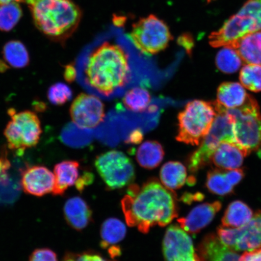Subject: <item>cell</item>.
I'll list each match as a JSON object with an SVG mask.
<instances>
[{
    "label": "cell",
    "instance_id": "obj_1",
    "mask_svg": "<svg viewBox=\"0 0 261 261\" xmlns=\"http://www.w3.org/2000/svg\"><path fill=\"white\" fill-rule=\"evenodd\" d=\"M122 207L127 224L143 233L153 226L165 227L178 216L174 191L156 178L149 179L141 187L130 185Z\"/></svg>",
    "mask_w": 261,
    "mask_h": 261
},
{
    "label": "cell",
    "instance_id": "obj_2",
    "mask_svg": "<svg viewBox=\"0 0 261 261\" xmlns=\"http://www.w3.org/2000/svg\"><path fill=\"white\" fill-rule=\"evenodd\" d=\"M128 55L119 45L105 42L90 55L85 68L87 83L104 96L125 87L130 78Z\"/></svg>",
    "mask_w": 261,
    "mask_h": 261
},
{
    "label": "cell",
    "instance_id": "obj_3",
    "mask_svg": "<svg viewBox=\"0 0 261 261\" xmlns=\"http://www.w3.org/2000/svg\"><path fill=\"white\" fill-rule=\"evenodd\" d=\"M35 24L43 34L55 40L69 37L79 25L81 12L71 0H25Z\"/></svg>",
    "mask_w": 261,
    "mask_h": 261
},
{
    "label": "cell",
    "instance_id": "obj_4",
    "mask_svg": "<svg viewBox=\"0 0 261 261\" xmlns=\"http://www.w3.org/2000/svg\"><path fill=\"white\" fill-rule=\"evenodd\" d=\"M261 30V0H248L237 14L231 16L217 31L212 33L210 44L213 47L230 46L244 35Z\"/></svg>",
    "mask_w": 261,
    "mask_h": 261
},
{
    "label": "cell",
    "instance_id": "obj_5",
    "mask_svg": "<svg viewBox=\"0 0 261 261\" xmlns=\"http://www.w3.org/2000/svg\"><path fill=\"white\" fill-rule=\"evenodd\" d=\"M216 114L213 103L200 100L188 102L178 115L176 140L187 145H200L210 132Z\"/></svg>",
    "mask_w": 261,
    "mask_h": 261
},
{
    "label": "cell",
    "instance_id": "obj_6",
    "mask_svg": "<svg viewBox=\"0 0 261 261\" xmlns=\"http://www.w3.org/2000/svg\"><path fill=\"white\" fill-rule=\"evenodd\" d=\"M216 116L207 135L200 143L199 148L189 156L188 168L191 172L199 169L211 162L212 155L222 142H236L234 132V118L227 112L226 109L217 101L214 103Z\"/></svg>",
    "mask_w": 261,
    "mask_h": 261
},
{
    "label": "cell",
    "instance_id": "obj_7",
    "mask_svg": "<svg viewBox=\"0 0 261 261\" xmlns=\"http://www.w3.org/2000/svg\"><path fill=\"white\" fill-rule=\"evenodd\" d=\"M226 110L234 118L237 142L249 153L256 152L261 158V114L256 100L249 95L243 106Z\"/></svg>",
    "mask_w": 261,
    "mask_h": 261
},
{
    "label": "cell",
    "instance_id": "obj_8",
    "mask_svg": "<svg viewBox=\"0 0 261 261\" xmlns=\"http://www.w3.org/2000/svg\"><path fill=\"white\" fill-rule=\"evenodd\" d=\"M9 113L11 120L5 130L9 148L19 155L23 154L26 149L38 144L42 133L40 120L30 111L16 113L11 109Z\"/></svg>",
    "mask_w": 261,
    "mask_h": 261
},
{
    "label": "cell",
    "instance_id": "obj_9",
    "mask_svg": "<svg viewBox=\"0 0 261 261\" xmlns=\"http://www.w3.org/2000/svg\"><path fill=\"white\" fill-rule=\"evenodd\" d=\"M130 38L140 51L149 56L164 50L173 38L167 24L154 15L136 22Z\"/></svg>",
    "mask_w": 261,
    "mask_h": 261
},
{
    "label": "cell",
    "instance_id": "obj_10",
    "mask_svg": "<svg viewBox=\"0 0 261 261\" xmlns=\"http://www.w3.org/2000/svg\"><path fill=\"white\" fill-rule=\"evenodd\" d=\"M94 165L110 189L125 187L135 179V168L132 160L117 150H111L98 155Z\"/></svg>",
    "mask_w": 261,
    "mask_h": 261
},
{
    "label": "cell",
    "instance_id": "obj_11",
    "mask_svg": "<svg viewBox=\"0 0 261 261\" xmlns=\"http://www.w3.org/2000/svg\"><path fill=\"white\" fill-rule=\"evenodd\" d=\"M218 237L226 246L234 251H252L261 246V212L248 223L238 228L221 227Z\"/></svg>",
    "mask_w": 261,
    "mask_h": 261
},
{
    "label": "cell",
    "instance_id": "obj_12",
    "mask_svg": "<svg viewBox=\"0 0 261 261\" xmlns=\"http://www.w3.org/2000/svg\"><path fill=\"white\" fill-rule=\"evenodd\" d=\"M71 120L82 129L96 128L106 117L105 106L99 98L81 93L73 100L70 110Z\"/></svg>",
    "mask_w": 261,
    "mask_h": 261
},
{
    "label": "cell",
    "instance_id": "obj_13",
    "mask_svg": "<svg viewBox=\"0 0 261 261\" xmlns=\"http://www.w3.org/2000/svg\"><path fill=\"white\" fill-rule=\"evenodd\" d=\"M162 248L166 261H204L196 252L191 238L177 226L166 230Z\"/></svg>",
    "mask_w": 261,
    "mask_h": 261
},
{
    "label": "cell",
    "instance_id": "obj_14",
    "mask_svg": "<svg viewBox=\"0 0 261 261\" xmlns=\"http://www.w3.org/2000/svg\"><path fill=\"white\" fill-rule=\"evenodd\" d=\"M21 187L25 193L42 197L53 193L55 185L54 173L43 166H32L21 173Z\"/></svg>",
    "mask_w": 261,
    "mask_h": 261
},
{
    "label": "cell",
    "instance_id": "obj_15",
    "mask_svg": "<svg viewBox=\"0 0 261 261\" xmlns=\"http://www.w3.org/2000/svg\"><path fill=\"white\" fill-rule=\"evenodd\" d=\"M221 208L220 201L198 205L189 212L187 217L179 218L178 223L186 232L197 233L211 223Z\"/></svg>",
    "mask_w": 261,
    "mask_h": 261
},
{
    "label": "cell",
    "instance_id": "obj_16",
    "mask_svg": "<svg viewBox=\"0 0 261 261\" xmlns=\"http://www.w3.org/2000/svg\"><path fill=\"white\" fill-rule=\"evenodd\" d=\"M250 153L236 142L224 141L218 146L211 161L222 169L231 170L242 165L244 156Z\"/></svg>",
    "mask_w": 261,
    "mask_h": 261
},
{
    "label": "cell",
    "instance_id": "obj_17",
    "mask_svg": "<svg viewBox=\"0 0 261 261\" xmlns=\"http://www.w3.org/2000/svg\"><path fill=\"white\" fill-rule=\"evenodd\" d=\"M214 234L205 237L199 247V252L204 261H239L240 256Z\"/></svg>",
    "mask_w": 261,
    "mask_h": 261
},
{
    "label": "cell",
    "instance_id": "obj_18",
    "mask_svg": "<svg viewBox=\"0 0 261 261\" xmlns=\"http://www.w3.org/2000/svg\"><path fill=\"white\" fill-rule=\"evenodd\" d=\"M64 213L68 224L77 230L86 228L92 217L89 205L80 197L70 198L65 202Z\"/></svg>",
    "mask_w": 261,
    "mask_h": 261
},
{
    "label": "cell",
    "instance_id": "obj_19",
    "mask_svg": "<svg viewBox=\"0 0 261 261\" xmlns=\"http://www.w3.org/2000/svg\"><path fill=\"white\" fill-rule=\"evenodd\" d=\"M55 185L53 194L63 195L68 188L77 184L80 177V163L74 161L59 163L54 168Z\"/></svg>",
    "mask_w": 261,
    "mask_h": 261
},
{
    "label": "cell",
    "instance_id": "obj_20",
    "mask_svg": "<svg viewBox=\"0 0 261 261\" xmlns=\"http://www.w3.org/2000/svg\"><path fill=\"white\" fill-rule=\"evenodd\" d=\"M228 47L236 49L244 63L261 65V30L244 35Z\"/></svg>",
    "mask_w": 261,
    "mask_h": 261
},
{
    "label": "cell",
    "instance_id": "obj_21",
    "mask_svg": "<svg viewBox=\"0 0 261 261\" xmlns=\"http://www.w3.org/2000/svg\"><path fill=\"white\" fill-rule=\"evenodd\" d=\"M249 96L242 85L229 82L218 87L217 102L226 109H238L246 103Z\"/></svg>",
    "mask_w": 261,
    "mask_h": 261
},
{
    "label": "cell",
    "instance_id": "obj_22",
    "mask_svg": "<svg viewBox=\"0 0 261 261\" xmlns=\"http://www.w3.org/2000/svg\"><path fill=\"white\" fill-rule=\"evenodd\" d=\"M165 151L161 143L156 140H147L136 151V160L142 168L153 169L163 161Z\"/></svg>",
    "mask_w": 261,
    "mask_h": 261
},
{
    "label": "cell",
    "instance_id": "obj_23",
    "mask_svg": "<svg viewBox=\"0 0 261 261\" xmlns=\"http://www.w3.org/2000/svg\"><path fill=\"white\" fill-rule=\"evenodd\" d=\"M160 177L164 187L169 190H176L181 188L187 181V169L180 162H168L162 166Z\"/></svg>",
    "mask_w": 261,
    "mask_h": 261
},
{
    "label": "cell",
    "instance_id": "obj_24",
    "mask_svg": "<svg viewBox=\"0 0 261 261\" xmlns=\"http://www.w3.org/2000/svg\"><path fill=\"white\" fill-rule=\"evenodd\" d=\"M253 217V212L242 201H236L228 205L223 219L222 226L238 228L247 224Z\"/></svg>",
    "mask_w": 261,
    "mask_h": 261
},
{
    "label": "cell",
    "instance_id": "obj_25",
    "mask_svg": "<svg viewBox=\"0 0 261 261\" xmlns=\"http://www.w3.org/2000/svg\"><path fill=\"white\" fill-rule=\"evenodd\" d=\"M126 227L121 221L110 218L103 222L101 227V247L103 249L114 246L125 237Z\"/></svg>",
    "mask_w": 261,
    "mask_h": 261
},
{
    "label": "cell",
    "instance_id": "obj_26",
    "mask_svg": "<svg viewBox=\"0 0 261 261\" xmlns=\"http://www.w3.org/2000/svg\"><path fill=\"white\" fill-rule=\"evenodd\" d=\"M152 97L144 87H134L127 91L122 99L124 107L130 112L142 113L148 110Z\"/></svg>",
    "mask_w": 261,
    "mask_h": 261
},
{
    "label": "cell",
    "instance_id": "obj_27",
    "mask_svg": "<svg viewBox=\"0 0 261 261\" xmlns=\"http://www.w3.org/2000/svg\"><path fill=\"white\" fill-rule=\"evenodd\" d=\"M3 58L10 66L15 68H24L29 63V55L24 45L20 41H11L3 48Z\"/></svg>",
    "mask_w": 261,
    "mask_h": 261
},
{
    "label": "cell",
    "instance_id": "obj_28",
    "mask_svg": "<svg viewBox=\"0 0 261 261\" xmlns=\"http://www.w3.org/2000/svg\"><path fill=\"white\" fill-rule=\"evenodd\" d=\"M218 52L215 62L222 72L234 73L242 66L243 61L233 47L225 46Z\"/></svg>",
    "mask_w": 261,
    "mask_h": 261
},
{
    "label": "cell",
    "instance_id": "obj_29",
    "mask_svg": "<svg viewBox=\"0 0 261 261\" xmlns=\"http://www.w3.org/2000/svg\"><path fill=\"white\" fill-rule=\"evenodd\" d=\"M206 186L212 193L219 195L231 193L234 188L226 169H214L208 172Z\"/></svg>",
    "mask_w": 261,
    "mask_h": 261
},
{
    "label": "cell",
    "instance_id": "obj_30",
    "mask_svg": "<svg viewBox=\"0 0 261 261\" xmlns=\"http://www.w3.org/2000/svg\"><path fill=\"white\" fill-rule=\"evenodd\" d=\"M21 16L22 10L17 2L0 6V30L11 31L18 23Z\"/></svg>",
    "mask_w": 261,
    "mask_h": 261
},
{
    "label": "cell",
    "instance_id": "obj_31",
    "mask_svg": "<svg viewBox=\"0 0 261 261\" xmlns=\"http://www.w3.org/2000/svg\"><path fill=\"white\" fill-rule=\"evenodd\" d=\"M240 80L242 86L253 92L261 91V65H245L241 68Z\"/></svg>",
    "mask_w": 261,
    "mask_h": 261
},
{
    "label": "cell",
    "instance_id": "obj_32",
    "mask_svg": "<svg viewBox=\"0 0 261 261\" xmlns=\"http://www.w3.org/2000/svg\"><path fill=\"white\" fill-rule=\"evenodd\" d=\"M72 97V91L67 85L57 83L48 90V99L54 105L61 106L69 101Z\"/></svg>",
    "mask_w": 261,
    "mask_h": 261
},
{
    "label": "cell",
    "instance_id": "obj_33",
    "mask_svg": "<svg viewBox=\"0 0 261 261\" xmlns=\"http://www.w3.org/2000/svg\"><path fill=\"white\" fill-rule=\"evenodd\" d=\"M29 261H58V259L53 250L43 248L35 250L32 253Z\"/></svg>",
    "mask_w": 261,
    "mask_h": 261
},
{
    "label": "cell",
    "instance_id": "obj_34",
    "mask_svg": "<svg viewBox=\"0 0 261 261\" xmlns=\"http://www.w3.org/2000/svg\"><path fill=\"white\" fill-rule=\"evenodd\" d=\"M144 139V135L141 129L138 128L132 130L125 140L126 144L139 145Z\"/></svg>",
    "mask_w": 261,
    "mask_h": 261
},
{
    "label": "cell",
    "instance_id": "obj_35",
    "mask_svg": "<svg viewBox=\"0 0 261 261\" xmlns=\"http://www.w3.org/2000/svg\"><path fill=\"white\" fill-rule=\"evenodd\" d=\"M239 261H261V246L249 252L244 253Z\"/></svg>",
    "mask_w": 261,
    "mask_h": 261
},
{
    "label": "cell",
    "instance_id": "obj_36",
    "mask_svg": "<svg viewBox=\"0 0 261 261\" xmlns=\"http://www.w3.org/2000/svg\"><path fill=\"white\" fill-rule=\"evenodd\" d=\"M76 261H116L104 259L97 254L86 253L74 256Z\"/></svg>",
    "mask_w": 261,
    "mask_h": 261
},
{
    "label": "cell",
    "instance_id": "obj_37",
    "mask_svg": "<svg viewBox=\"0 0 261 261\" xmlns=\"http://www.w3.org/2000/svg\"><path fill=\"white\" fill-rule=\"evenodd\" d=\"M76 77V71L72 65H68L65 71V78L68 82H72Z\"/></svg>",
    "mask_w": 261,
    "mask_h": 261
},
{
    "label": "cell",
    "instance_id": "obj_38",
    "mask_svg": "<svg viewBox=\"0 0 261 261\" xmlns=\"http://www.w3.org/2000/svg\"><path fill=\"white\" fill-rule=\"evenodd\" d=\"M10 168V163L7 159L0 158V176L5 175Z\"/></svg>",
    "mask_w": 261,
    "mask_h": 261
},
{
    "label": "cell",
    "instance_id": "obj_39",
    "mask_svg": "<svg viewBox=\"0 0 261 261\" xmlns=\"http://www.w3.org/2000/svg\"><path fill=\"white\" fill-rule=\"evenodd\" d=\"M25 0H0V6L11 2H24Z\"/></svg>",
    "mask_w": 261,
    "mask_h": 261
},
{
    "label": "cell",
    "instance_id": "obj_40",
    "mask_svg": "<svg viewBox=\"0 0 261 261\" xmlns=\"http://www.w3.org/2000/svg\"><path fill=\"white\" fill-rule=\"evenodd\" d=\"M64 261H76V259H75L74 256L68 255L66 257H65Z\"/></svg>",
    "mask_w": 261,
    "mask_h": 261
}]
</instances>
